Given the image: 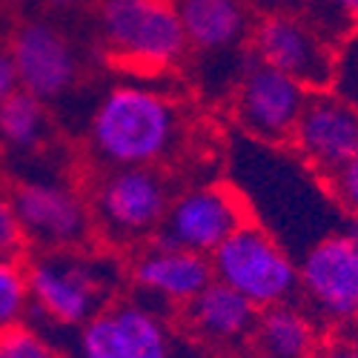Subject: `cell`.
Segmentation results:
<instances>
[{
	"mask_svg": "<svg viewBox=\"0 0 358 358\" xmlns=\"http://www.w3.org/2000/svg\"><path fill=\"white\" fill-rule=\"evenodd\" d=\"M184 138L178 106L146 83H115L86 124V149L103 169L161 166Z\"/></svg>",
	"mask_w": 358,
	"mask_h": 358,
	"instance_id": "cell-1",
	"label": "cell"
},
{
	"mask_svg": "<svg viewBox=\"0 0 358 358\" xmlns=\"http://www.w3.org/2000/svg\"><path fill=\"white\" fill-rule=\"evenodd\" d=\"M29 315L57 327H83L112 307L121 287V266L86 250H49L26 264Z\"/></svg>",
	"mask_w": 358,
	"mask_h": 358,
	"instance_id": "cell-2",
	"label": "cell"
},
{
	"mask_svg": "<svg viewBox=\"0 0 358 358\" xmlns=\"http://www.w3.org/2000/svg\"><path fill=\"white\" fill-rule=\"evenodd\" d=\"M98 38L129 69L164 72L189 52L172 0H101Z\"/></svg>",
	"mask_w": 358,
	"mask_h": 358,
	"instance_id": "cell-3",
	"label": "cell"
},
{
	"mask_svg": "<svg viewBox=\"0 0 358 358\" xmlns=\"http://www.w3.org/2000/svg\"><path fill=\"white\" fill-rule=\"evenodd\" d=\"M175 192L158 166L103 169L89 195L95 229L109 244H138L155 238Z\"/></svg>",
	"mask_w": 358,
	"mask_h": 358,
	"instance_id": "cell-4",
	"label": "cell"
},
{
	"mask_svg": "<svg viewBox=\"0 0 358 358\" xmlns=\"http://www.w3.org/2000/svg\"><path fill=\"white\" fill-rule=\"evenodd\" d=\"M215 281L227 284L261 313L292 304L298 295V261L261 224H244L210 255Z\"/></svg>",
	"mask_w": 358,
	"mask_h": 358,
	"instance_id": "cell-5",
	"label": "cell"
},
{
	"mask_svg": "<svg viewBox=\"0 0 358 358\" xmlns=\"http://www.w3.org/2000/svg\"><path fill=\"white\" fill-rule=\"evenodd\" d=\"M247 46L250 57L292 78L307 92L330 89V83L338 75L336 46L324 41L301 12L261 15L252 23V35Z\"/></svg>",
	"mask_w": 358,
	"mask_h": 358,
	"instance_id": "cell-6",
	"label": "cell"
},
{
	"mask_svg": "<svg viewBox=\"0 0 358 358\" xmlns=\"http://www.w3.org/2000/svg\"><path fill=\"white\" fill-rule=\"evenodd\" d=\"M244 224H250L247 198L224 181H206L175 192L152 241L210 258Z\"/></svg>",
	"mask_w": 358,
	"mask_h": 358,
	"instance_id": "cell-7",
	"label": "cell"
},
{
	"mask_svg": "<svg viewBox=\"0 0 358 358\" xmlns=\"http://www.w3.org/2000/svg\"><path fill=\"white\" fill-rule=\"evenodd\" d=\"M26 244L49 250H83L95 224L89 201L64 178H23L9 192Z\"/></svg>",
	"mask_w": 358,
	"mask_h": 358,
	"instance_id": "cell-8",
	"label": "cell"
},
{
	"mask_svg": "<svg viewBox=\"0 0 358 358\" xmlns=\"http://www.w3.org/2000/svg\"><path fill=\"white\" fill-rule=\"evenodd\" d=\"M310 92L292 78L247 57L235 80V121L252 141L266 146L289 143Z\"/></svg>",
	"mask_w": 358,
	"mask_h": 358,
	"instance_id": "cell-9",
	"label": "cell"
},
{
	"mask_svg": "<svg viewBox=\"0 0 358 358\" xmlns=\"http://www.w3.org/2000/svg\"><path fill=\"white\" fill-rule=\"evenodd\" d=\"M298 295L324 324L347 327L358 315V247L344 232L318 238L298 261Z\"/></svg>",
	"mask_w": 358,
	"mask_h": 358,
	"instance_id": "cell-10",
	"label": "cell"
},
{
	"mask_svg": "<svg viewBox=\"0 0 358 358\" xmlns=\"http://www.w3.org/2000/svg\"><path fill=\"white\" fill-rule=\"evenodd\" d=\"M9 55L17 86L43 103L61 101L80 80V55L61 26L32 17L12 29Z\"/></svg>",
	"mask_w": 358,
	"mask_h": 358,
	"instance_id": "cell-11",
	"label": "cell"
},
{
	"mask_svg": "<svg viewBox=\"0 0 358 358\" xmlns=\"http://www.w3.org/2000/svg\"><path fill=\"white\" fill-rule=\"evenodd\" d=\"M289 146L313 172L330 181L358 155V103L333 89L310 92Z\"/></svg>",
	"mask_w": 358,
	"mask_h": 358,
	"instance_id": "cell-12",
	"label": "cell"
},
{
	"mask_svg": "<svg viewBox=\"0 0 358 358\" xmlns=\"http://www.w3.org/2000/svg\"><path fill=\"white\" fill-rule=\"evenodd\" d=\"M129 278L141 301L158 313H164V307H187L198 292L215 281L213 264L206 255L164 247L155 241L135 255Z\"/></svg>",
	"mask_w": 358,
	"mask_h": 358,
	"instance_id": "cell-13",
	"label": "cell"
},
{
	"mask_svg": "<svg viewBox=\"0 0 358 358\" xmlns=\"http://www.w3.org/2000/svg\"><path fill=\"white\" fill-rule=\"evenodd\" d=\"M187 46L198 55H232L250 43L255 15L244 0H172Z\"/></svg>",
	"mask_w": 358,
	"mask_h": 358,
	"instance_id": "cell-14",
	"label": "cell"
},
{
	"mask_svg": "<svg viewBox=\"0 0 358 358\" xmlns=\"http://www.w3.org/2000/svg\"><path fill=\"white\" fill-rule=\"evenodd\" d=\"M184 318L201 341L235 347L241 341H250L258 321V310L227 284L213 281L184 307Z\"/></svg>",
	"mask_w": 358,
	"mask_h": 358,
	"instance_id": "cell-15",
	"label": "cell"
},
{
	"mask_svg": "<svg viewBox=\"0 0 358 358\" xmlns=\"http://www.w3.org/2000/svg\"><path fill=\"white\" fill-rule=\"evenodd\" d=\"M250 338L258 358H313L318 347V327L307 310L281 304L258 313Z\"/></svg>",
	"mask_w": 358,
	"mask_h": 358,
	"instance_id": "cell-16",
	"label": "cell"
},
{
	"mask_svg": "<svg viewBox=\"0 0 358 358\" xmlns=\"http://www.w3.org/2000/svg\"><path fill=\"white\" fill-rule=\"evenodd\" d=\"M52 135L49 109L35 95L17 92L0 103V146L12 155H35Z\"/></svg>",
	"mask_w": 358,
	"mask_h": 358,
	"instance_id": "cell-17",
	"label": "cell"
},
{
	"mask_svg": "<svg viewBox=\"0 0 358 358\" xmlns=\"http://www.w3.org/2000/svg\"><path fill=\"white\" fill-rule=\"evenodd\" d=\"M75 352L78 358H138L124 324L117 321L112 307L78 327Z\"/></svg>",
	"mask_w": 358,
	"mask_h": 358,
	"instance_id": "cell-18",
	"label": "cell"
},
{
	"mask_svg": "<svg viewBox=\"0 0 358 358\" xmlns=\"http://www.w3.org/2000/svg\"><path fill=\"white\" fill-rule=\"evenodd\" d=\"M29 281L20 258H0V333L23 324L29 315Z\"/></svg>",
	"mask_w": 358,
	"mask_h": 358,
	"instance_id": "cell-19",
	"label": "cell"
},
{
	"mask_svg": "<svg viewBox=\"0 0 358 358\" xmlns=\"http://www.w3.org/2000/svg\"><path fill=\"white\" fill-rule=\"evenodd\" d=\"M0 355L3 358H61L52 341L29 324H17L0 333Z\"/></svg>",
	"mask_w": 358,
	"mask_h": 358,
	"instance_id": "cell-20",
	"label": "cell"
},
{
	"mask_svg": "<svg viewBox=\"0 0 358 358\" xmlns=\"http://www.w3.org/2000/svg\"><path fill=\"white\" fill-rule=\"evenodd\" d=\"M26 247L29 244H26L23 227L12 206V198L6 192H0V258H20Z\"/></svg>",
	"mask_w": 358,
	"mask_h": 358,
	"instance_id": "cell-21",
	"label": "cell"
},
{
	"mask_svg": "<svg viewBox=\"0 0 358 358\" xmlns=\"http://www.w3.org/2000/svg\"><path fill=\"white\" fill-rule=\"evenodd\" d=\"M327 184H330L333 198L341 203V210L358 215V155L347 166H341Z\"/></svg>",
	"mask_w": 358,
	"mask_h": 358,
	"instance_id": "cell-22",
	"label": "cell"
},
{
	"mask_svg": "<svg viewBox=\"0 0 358 358\" xmlns=\"http://www.w3.org/2000/svg\"><path fill=\"white\" fill-rule=\"evenodd\" d=\"M17 75H15V64L9 55V38H0V103L9 101L17 92Z\"/></svg>",
	"mask_w": 358,
	"mask_h": 358,
	"instance_id": "cell-23",
	"label": "cell"
},
{
	"mask_svg": "<svg viewBox=\"0 0 358 358\" xmlns=\"http://www.w3.org/2000/svg\"><path fill=\"white\" fill-rule=\"evenodd\" d=\"M252 12L261 15H273V12H298L307 0H244Z\"/></svg>",
	"mask_w": 358,
	"mask_h": 358,
	"instance_id": "cell-24",
	"label": "cell"
},
{
	"mask_svg": "<svg viewBox=\"0 0 358 358\" xmlns=\"http://www.w3.org/2000/svg\"><path fill=\"white\" fill-rule=\"evenodd\" d=\"M86 0H43V6L52 9V12H61V15H69L75 9H80Z\"/></svg>",
	"mask_w": 358,
	"mask_h": 358,
	"instance_id": "cell-25",
	"label": "cell"
},
{
	"mask_svg": "<svg viewBox=\"0 0 358 358\" xmlns=\"http://www.w3.org/2000/svg\"><path fill=\"white\" fill-rule=\"evenodd\" d=\"M327 3H333L338 12H344L352 23H358V0H327Z\"/></svg>",
	"mask_w": 358,
	"mask_h": 358,
	"instance_id": "cell-26",
	"label": "cell"
},
{
	"mask_svg": "<svg viewBox=\"0 0 358 358\" xmlns=\"http://www.w3.org/2000/svg\"><path fill=\"white\" fill-rule=\"evenodd\" d=\"M324 358H358V347H352V344H338V347H333L330 352H327Z\"/></svg>",
	"mask_w": 358,
	"mask_h": 358,
	"instance_id": "cell-27",
	"label": "cell"
},
{
	"mask_svg": "<svg viewBox=\"0 0 358 358\" xmlns=\"http://www.w3.org/2000/svg\"><path fill=\"white\" fill-rule=\"evenodd\" d=\"M344 235L350 238V241L358 247V215H350L347 218V227H344Z\"/></svg>",
	"mask_w": 358,
	"mask_h": 358,
	"instance_id": "cell-28",
	"label": "cell"
},
{
	"mask_svg": "<svg viewBox=\"0 0 358 358\" xmlns=\"http://www.w3.org/2000/svg\"><path fill=\"white\" fill-rule=\"evenodd\" d=\"M347 344H352V347H358V315L347 324Z\"/></svg>",
	"mask_w": 358,
	"mask_h": 358,
	"instance_id": "cell-29",
	"label": "cell"
},
{
	"mask_svg": "<svg viewBox=\"0 0 358 358\" xmlns=\"http://www.w3.org/2000/svg\"><path fill=\"white\" fill-rule=\"evenodd\" d=\"M9 3H23V0H9Z\"/></svg>",
	"mask_w": 358,
	"mask_h": 358,
	"instance_id": "cell-30",
	"label": "cell"
},
{
	"mask_svg": "<svg viewBox=\"0 0 358 358\" xmlns=\"http://www.w3.org/2000/svg\"><path fill=\"white\" fill-rule=\"evenodd\" d=\"M0 358H3V355H0Z\"/></svg>",
	"mask_w": 358,
	"mask_h": 358,
	"instance_id": "cell-31",
	"label": "cell"
}]
</instances>
